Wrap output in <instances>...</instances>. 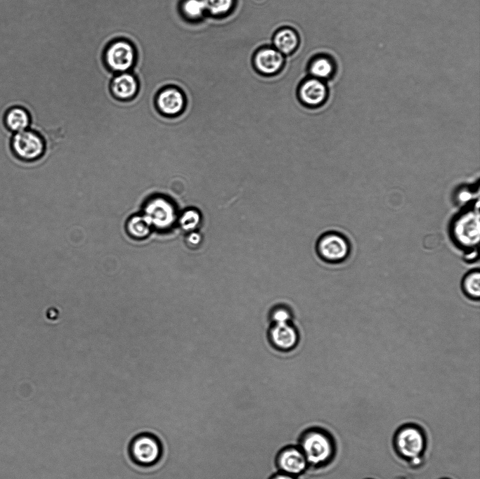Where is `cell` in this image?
I'll use <instances>...</instances> for the list:
<instances>
[{
	"label": "cell",
	"instance_id": "23",
	"mask_svg": "<svg viewBox=\"0 0 480 479\" xmlns=\"http://www.w3.org/2000/svg\"><path fill=\"white\" fill-rule=\"evenodd\" d=\"M291 317L290 310L284 307H278L271 313V320L274 324L289 323Z\"/></svg>",
	"mask_w": 480,
	"mask_h": 479
},
{
	"label": "cell",
	"instance_id": "10",
	"mask_svg": "<svg viewBox=\"0 0 480 479\" xmlns=\"http://www.w3.org/2000/svg\"><path fill=\"white\" fill-rule=\"evenodd\" d=\"M185 98L180 90L168 87L162 90L157 96L156 104L160 112L167 116L180 114L185 107Z\"/></svg>",
	"mask_w": 480,
	"mask_h": 479
},
{
	"label": "cell",
	"instance_id": "9",
	"mask_svg": "<svg viewBox=\"0 0 480 479\" xmlns=\"http://www.w3.org/2000/svg\"><path fill=\"white\" fill-rule=\"evenodd\" d=\"M277 465L280 471L294 476L304 473L308 463L298 446H288L279 452Z\"/></svg>",
	"mask_w": 480,
	"mask_h": 479
},
{
	"label": "cell",
	"instance_id": "2",
	"mask_svg": "<svg viewBox=\"0 0 480 479\" xmlns=\"http://www.w3.org/2000/svg\"><path fill=\"white\" fill-rule=\"evenodd\" d=\"M298 447L308 464L313 466L327 463L333 454V443L328 435L320 429L311 428L301 436Z\"/></svg>",
	"mask_w": 480,
	"mask_h": 479
},
{
	"label": "cell",
	"instance_id": "15",
	"mask_svg": "<svg viewBox=\"0 0 480 479\" xmlns=\"http://www.w3.org/2000/svg\"><path fill=\"white\" fill-rule=\"evenodd\" d=\"M460 289L463 295L470 301H479L480 272L479 268L467 271L460 281Z\"/></svg>",
	"mask_w": 480,
	"mask_h": 479
},
{
	"label": "cell",
	"instance_id": "11",
	"mask_svg": "<svg viewBox=\"0 0 480 479\" xmlns=\"http://www.w3.org/2000/svg\"><path fill=\"white\" fill-rule=\"evenodd\" d=\"M300 100L305 106L311 108L320 107L327 98V89L320 80L311 79L306 81L299 91Z\"/></svg>",
	"mask_w": 480,
	"mask_h": 479
},
{
	"label": "cell",
	"instance_id": "17",
	"mask_svg": "<svg viewBox=\"0 0 480 479\" xmlns=\"http://www.w3.org/2000/svg\"><path fill=\"white\" fill-rule=\"evenodd\" d=\"M274 44L279 52L288 54L297 47L298 37L293 30L283 29L275 36Z\"/></svg>",
	"mask_w": 480,
	"mask_h": 479
},
{
	"label": "cell",
	"instance_id": "16",
	"mask_svg": "<svg viewBox=\"0 0 480 479\" xmlns=\"http://www.w3.org/2000/svg\"><path fill=\"white\" fill-rule=\"evenodd\" d=\"M5 122L8 129L18 133L28 127L30 118L24 108L14 107L6 112Z\"/></svg>",
	"mask_w": 480,
	"mask_h": 479
},
{
	"label": "cell",
	"instance_id": "26",
	"mask_svg": "<svg viewBox=\"0 0 480 479\" xmlns=\"http://www.w3.org/2000/svg\"><path fill=\"white\" fill-rule=\"evenodd\" d=\"M233 435H234V433H233ZM233 438H232V441H233ZM231 445H232V443L231 445H229V447H231Z\"/></svg>",
	"mask_w": 480,
	"mask_h": 479
},
{
	"label": "cell",
	"instance_id": "21",
	"mask_svg": "<svg viewBox=\"0 0 480 479\" xmlns=\"http://www.w3.org/2000/svg\"><path fill=\"white\" fill-rule=\"evenodd\" d=\"M205 11L215 15L227 13L233 6V0H202Z\"/></svg>",
	"mask_w": 480,
	"mask_h": 479
},
{
	"label": "cell",
	"instance_id": "19",
	"mask_svg": "<svg viewBox=\"0 0 480 479\" xmlns=\"http://www.w3.org/2000/svg\"><path fill=\"white\" fill-rule=\"evenodd\" d=\"M150 225L142 216H134L127 222V228L129 233L134 237L143 238L150 231Z\"/></svg>",
	"mask_w": 480,
	"mask_h": 479
},
{
	"label": "cell",
	"instance_id": "25",
	"mask_svg": "<svg viewBox=\"0 0 480 479\" xmlns=\"http://www.w3.org/2000/svg\"><path fill=\"white\" fill-rule=\"evenodd\" d=\"M270 479H297L293 475L284 473H277L273 475Z\"/></svg>",
	"mask_w": 480,
	"mask_h": 479
},
{
	"label": "cell",
	"instance_id": "14",
	"mask_svg": "<svg viewBox=\"0 0 480 479\" xmlns=\"http://www.w3.org/2000/svg\"><path fill=\"white\" fill-rule=\"evenodd\" d=\"M283 63V57L280 52L273 48L262 49L255 57L257 68L264 74L276 72Z\"/></svg>",
	"mask_w": 480,
	"mask_h": 479
},
{
	"label": "cell",
	"instance_id": "22",
	"mask_svg": "<svg viewBox=\"0 0 480 479\" xmlns=\"http://www.w3.org/2000/svg\"><path fill=\"white\" fill-rule=\"evenodd\" d=\"M183 13L189 18H198L205 11L202 0H185L182 4Z\"/></svg>",
	"mask_w": 480,
	"mask_h": 479
},
{
	"label": "cell",
	"instance_id": "12",
	"mask_svg": "<svg viewBox=\"0 0 480 479\" xmlns=\"http://www.w3.org/2000/svg\"><path fill=\"white\" fill-rule=\"evenodd\" d=\"M270 339L278 349L288 350L297 345L298 334L290 323L274 324L270 330Z\"/></svg>",
	"mask_w": 480,
	"mask_h": 479
},
{
	"label": "cell",
	"instance_id": "7",
	"mask_svg": "<svg viewBox=\"0 0 480 479\" xmlns=\"http://www.w3.org/2000/svg\"><path fill=\"white\" fill-rule=\"evenodd\" d=\"M395 446L402 457L411 461L421 457L425 447V439L419 428L406 426L396 434Z\"/></svg>",
	"mask_w": 480,
	"mask_h": 479
},
{
	"label": "cell",
	"instance_id": "18",
	"mask_svg": "<svg viewBox=\"0 0 480 479\" xmlns=\"http://www.w3.org/2000/svg\"><path fill=\"white\" fill-rule=\"evenodd\" d=\"M179 222L182 230L190 232L200 226L202 216L196 209L188 208L181 214Z\"/></svg>",
	"mask_w": 480,
	"mask_h": 479
},
{
	"label": "cell",
	"instance_id": "5",
	"mask_svg": "<svg viewBox=\"0 0 480 479\" xmlns=\"http://www.w3.org/2000/svg\"><path fill=\"white\" fill-rule=\"evenodd\" d=\"M143 216L150 226L161 230L170 228L176 220L175 206L162 197L150 199L144 206Z\"/></svg>",
	"mask_w": 480,
	"mask_h": 479
},
{
	"label": "cell",
	"instance_id": "4",
	"mask_svg": "<svg viewBox=\"0 0 480 479\" xmlns=\"http://www.w3.org/2000/svg\"><path fill=\"white\" fill-rule=\"evenodd\" d=\"M129 452L131 460L141 466H150L156 464L162 453V444L154 435L143 433L135 436L131 441Z\"/></svg>",
	"mask_w": 480,
	"mask_h": 479
},
{
	"label": "cell",
	"instance_id": "8",
	"mask_svg": "<svg viewBox=\"0 0 480 479\" xmlns=\"http://www.w3.org/2000/svg\"><path fill=\"white\" fill-rule=\"evenodd\" d=\"M12 147L17 156L25 160L40 157L44 151L42 138L32 131L18 132L13 138Z\"/></svg>",
	"mask_w": 480,
	"mask_h": 479
},
{
	"label": "cell",
	"instance_id": "20",
	"mask_svg": "<svg viewBox=\"0 0 480 479\" xmlns=\"http://www.w3.org/2000/svg\"><path fill=\"white\" fill-rule=\"evenodd\" d=\"M332 63L325 58H319L311 65V73L317 78H326L332 72Z\"/></svg>",
	"mask_w": 480,
	"mask_h": 479
},
{
	"label": "cell",
	"instance_id": "13",
	"mask_svg": "<svg viewBox=\"0 0 480 479\" xmlns=\"http://www.w3.org/2000/svg\"><path fill=\"white\" fill-rule=\"evenodd\" d=\"M110 89L116 98L127 100L134 98L137 93L138 83L132 74L127 72L119 73L112 79Z\"/></svg>",
	"mask_w": 480,
	"mask_h": 479
},
{
	"label": "cell",
	"instance_id": "3",
	"mask_svg": "<svg viewBox=\"0 0 480 479\" xmlns=\"http://www.w3.org/2000/svg\"><path fill=\"white\" fill-rule=\"evenodd\" d=\"M316 251L319 257L330 264H341L350 257L352 247L349 238L336 230H327L316 241Z\"/></svg>",
	"mask_w": 480,
	"mask_h": 479
},
{
	"label": "cell",
	"instance_id": "24",
	"mask_svg": "<svg viewBox=\"0 0 480 479\" xmlns=\"http://www.w3.org/2000/svg\"><path fill=\"white\" fill-rule=\"evenodd\" d=\"M202 240V235L200 232L195 230L190 232L187 237L188 242L194 247L199 245Z\"/></svg>",
	"mask_w": 480,
	"mask_h": 479
},
{
	"label": "cell",
	"instance_id": "6",
	"mask_svg": "<svg viewBox=\"0 0 480 479\" xmlns=\"http://www.w3.org/2000/svg\"><path fill=\"white\" fill-rule=\"evenodd\" d=\"M136 57L134 45L123 39L112 42L105 52V61L108 67L119 73L126 72L131 69L135 63Z\"/></svg>",
	"mask_w": 480,
	"mask_h": 479
},
{
	"label": "cell",
	"instance_id": "1",
	"mask_svg": "<svg viewBox=\"0 0 480 479\" xmlns=\"http://www.w3.org/2000/svg\"><path fill=\"white\" fill-rule=\"evenodd\" d=\"M479 200L472 202L451 220L448 235L453 244L462 256L478 252L480 240Z\"/></svg>",
	"mask_w": 480,
	"mask_h": 479
}]
</instances>
